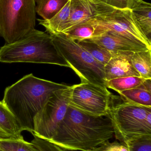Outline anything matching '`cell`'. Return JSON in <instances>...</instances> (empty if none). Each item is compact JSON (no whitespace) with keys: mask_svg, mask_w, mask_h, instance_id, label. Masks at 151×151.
Masks as SVG:
<instances>
[{"mask_svg":"<svg viewBox=\"0 0 151 151\" xmlns=\"http://www.w3.org/2000/svg\"><path fill=\"white\" fill-rule=\"evenodd\" d=\"M113 136L110 114L92 116L69 106L56 134L48 141L67 150L91 151Z\"/></svg>","mask_w":151,"mask_h":151,"instance_id":"obj_1","label":"cell"},{"mask_svg":"<svg viewBox=\"0 0 151 151\" xmlns=\"http://www.w3.org/2000/svg\"><path fill=\"white\" fill-rule=\"evenodd\" d=\"M70 86L35 77L24 76L4 91L2 102L25 131L33 133L34 119L54 92Z\"/></svg>","mask_w":151,"mask_h":151,"instance_id":"obj_2","label":"cell"},{"mask_svg":"<svg viewBox=\"0 0 151 151\" xmlns=\"http://www.w3.org/2000/svg\"><path fill=\"white\" fill-rule=\"evenodd\" d=\"M0 62L49 64L69 67L50 35L35 29L20 40L0 49Z\"/></svg>","mask_w":151,"mask_h":151,"instance_id":"obj_3","label":"cell"},{"mask_svg":"<svg viewBox=\"0 0 151 151\" xmlns=\"http://www.w3.org/2000/svg\"><path fill=\"white\" fill-rule=\"evenodd\" d=\"M51 35L59 52L67 62L69 68L79 77L81 82L107 88L104 65L96 60L77 42L64 34Z\"/></svg>","mask_w":151,"mask_h":151,"instance_id":"obj_4","label":"cell"},{"mask_svg":"<svg viewBox=\"0 0 151 151\" xmlns=\"http://www.w3.org/2000/svg\"><path fill=\"white\" fill-rule=\"evenodd\" d=\"M124 100L112 105L110 115L114 135L126 145L129 141L144 135H151V107Z\"/></svg>","mask_w":151,"mask_h":151,"instance_id":"obj_5","label":"cell"},{"mask_svg":"<svg viewBox=\"0 0 151 151\" xmlns=\"http://www.w3.org/2000/svg\"><path fill=\"white\" fill-rule=\"evenodd\" d=\"M35 0H0V36L6 44L23 39L35 29Z\"/></svg>","mask_w":151,"mask_h":151,"instance_id":"obj_6","label":"cell"},{"mask_svg":"<svg viewBox=\"0 0 151 151\" xmlns=\"http://www.w3.org/2000/svg\"><path fill=\"white\" fill-rule=\"evenodd\" d=\"M94 18L107 31L151 49V42L144 36L133 19L131 9H117L94 0H89Z\"/></svg>","mask_w":151,"mask_h":151,"instance_id":"obj_7","label":"cell"},{"mask_svg":"<svg viewBox=\"0 0 151 151\" xmlns=\"http://www.w3.org/2000/svg\"><path fill=\"white\" fill-rule=\"evenodd\" d=\"M72 86L54 92L34 119L33 136L49 141L66 114Z\"/></svg>","mask_w":151,"mask_h":151,"instance_id":"obj_8","label":"cell"},{"mask_svg":"<svg viewBox=\"0 0 151 151\" xmlns=\"http://www.w3.org/2000/svg\"><path fill=\"white\" fill-rule=\"evenodd\" d=\"M112 97L107 88L81 82L72 86L69 106L89 115L105 116L110 114Z\"/></svg>","mask_w":151,"mask_h":151,"instance_id":"obj_9","label":"cell"},{"mask_svg":"<svg viewBox=\"0 0 151 151\" xmlns=\"http://www.w3.org/2000/svg\"><path fill=\"white\" fill-rule=\"evenodd\" d=\"M84 40L96 43L113 53L120 51L136 52L149 50H151V48L145 45L133 41L109 31L101 36Z\"/></svg>","mask_w":151,"mask_h":151,"instance_id":"obj_10","label":"cell"},{"mask_svg":"<svg viewBox=\"0 0 151 151\" xmlns=\"http://www.w3.org/2000/svg\"><path fill=\"white\" fill-rule=\"evenodd\" d=\"M133 53L131 51H120L114 54L105 65L106 82L112 79L127 76L141 77L131 63Z\"/></svg>","mask_w":151,"mask_h":151,"instance_id":"obj_11","label":"cell"},{"mask_svg":"<svg viewBox=\"0 0 151 151\" xmlns=\"http://www.w3.org/2000/svg\"><path fill=\"white\" fill-rule=\"evenodd\" d=\"M25 129L15 115L0 101V140H14L24 138Z\"/></svg>","mask_w":151,"mask_h":151,"instance_id":"obj_12","label":"cell"},{"mask_svg":"<svg viewBox=\"0 0 151 151\" xmlns=\"http://www.w3.org/2000/svg\"><path fill=\"white\" fill-rule=\"evenodd\" d=\"M107 31L103 26L99 24L93 17L63 34L69 39L78 42L101 36Z\"/></svg>","mask_w":151,"mask_h":151,"instance_id":"obj_13","label":"cell"},{"mask_svg":"<svg viewBox=\"0 0 151 151\" xmlns=\"http://www.w3.org/2000/svg\"><path fill=\"white\" fill-rule=\"evenodd\" d=\"M71 11L69 18L61 33L94 17V10L89 0H70Z\"/></svg>","mask_w":151,"mask_h":151,"instance_id":"obj_14","label":"cell"},{"mask_svg":"<svg viewBox=\"0 0 151 151\" xmlns=\"http://www.w3.org/2000/svg\"><path fill=\"white\" fill-rule=\"evenodd\" d=\"M131 11L136 24L151 42V4L143 0H136Z\"/></svg>","mask_w":151,"mask_h":151,"instance_id":"obj_15","label":"cell"},{"mask_svg":"<svg viewBox=\"0 0 151 151\" xmlns=\"http://www.w3.org/2000/svg\"><path fill=\"white\" fill-rule=\"evenodd\" d=\"M124 100L151 107V79H147L137 88L119 92Z\"/></svg>","mask_w":151,"mask_h":151,"instance_id":"obj_16","label":"cell"},{"mask_svg":"<svg viewBox=\"0 0 151 151\" xmlns=\"http://www.w3.org/2000/svg\"><path fill=\"white\" fill-rule=\"evenodd\" d=\"M71 11V1L51 19H38L39 24L44 27L50 35L61 33L69 18Z\"/></svg>","mask_w":151,"mask_h":151,"instance_id":"obj_17","label":"cell"},{"mask_svg":"<svg viewBox=\"0 0 151 151\" xmlns=\"http://www.w3.org/2000/svg\"><path fill=\"white\" fill-rule=\"evenodd\" d=\"M69 0H35V11L44 20H49L56 15Z\"/></svg>","mask_w":151,"mask_h":151,"instance_id":"obj_18","label":"cell"},{"mask_svg":"<svg viewBox=\"0 0 151 151\" xmlns=\"http://www.w3.org/2000/svg\"><path fill=\"white\" fill-rule=\"evenodd\" d=\"M131 60L133 66L141 77L151 79V50L134 52Z\"/></svg>","mask_w":151,"mask_h":151,"instance_id":"obj_19","label":"cell"},{"mask_svg":"<svg viewBox=\"0 0 151 151\" xmlns=\"http://www.w3.org/2000/svg\"><path fill=\"white\" fill-rule=\"evenodd\" d=\"M146 79L138 76H127L112 79L107 81V88L112 89L118 93L137 88L143 83Z\"/></svg>","mask_w":151,"mask_h":151,"instance_id":"obj_20","label":"cell"},{"mask_svg":"<svg viewBox=\"0 0 151 151\" xmlns=\"http://www.w3.org/2000/svg\"><path fill=\"white\" fill-rule=\"evenodd\" d=\"M77 42L88 52L96 60L104 66L115 54L108 51L94 42L85 40Z\"/></svg>","mask_w":151,"mask_h":151,"instance_id":"obj_21","label":"cell"},{"mask_svg":"<svg viewBox=\"0 0 151 151\" xmlns=\"http://www.w3.org/2000/svg\"><path fill=\"white\" fill-rule=\"evenodd\" d=\"M0 149L5 151H40L32 143L25 141L24 138L0 140Z\"/></svg>","mask_w":151,"mask_h":151,"instance_id":"obj_22","label":"cell"},{"mask_svg":"<svg viewBox=\"0 0 151 151\" xmlns=\"http://www.w3.org/2000/svg\"><path fill=\"white\" fill-rule=\"evenodd\" d=\"M129 151H151V135H144L133 139L126 145Z\"/></svg>","mask_w":151,"mask_h":151,"instance_id":"obj_23","label":"cell"},{"mask_svg":"<svg viewBox=\"0 0 151 151\" xmlns=\"http://www.w3.org/2000/svg\"><path fill=\"white\" fill-rule=\"evenodd\" d=\"M31 142L40 151H68L47 140H43L33 136Z\"/></svg>","mask_w":151,"mask_h":151,"instance_id":"obj_24","label":"cell"},{"mask_svg":"<svg viewBox=\"0 0 151 151\" xmlns=\"http://www.w3.org/2000/svg\"><path fill=\"white\" fill-rule=\"evenodd\" d=\"M91 151H129L128 148L123 144L117 141L110 142H105L101 145Z\"/></svg>","mask_w":151,"mask_h":151,"instance_id":"obj_25","label":"cell"},{"mask_svg":"<svg viewBox=\"0 0 151 151\" xmlns=\"http://www.w3.org/2000/svg\"><path fill=\"white\" fill-rule=\"evenodd\" d=\"M117 9H131L136 0H94Z\"/></svg>","mask_w":151,"mask_h":151,"instance_id":"obj_26","label":"cell"},{"mask_svg":"<svg viewBox=\"0 0 151 151\" xmlns=\"http://www.w3.org/2000/svg\"><path fill=\"white\" fill-rule=\"evenodd\" d=\"M0 151H5L3 150H1V149H0Z\"/></svg>","mask_w":151,"mask_h":151,"instance_id":"obj_27","label":"cell"}]
</instances>
